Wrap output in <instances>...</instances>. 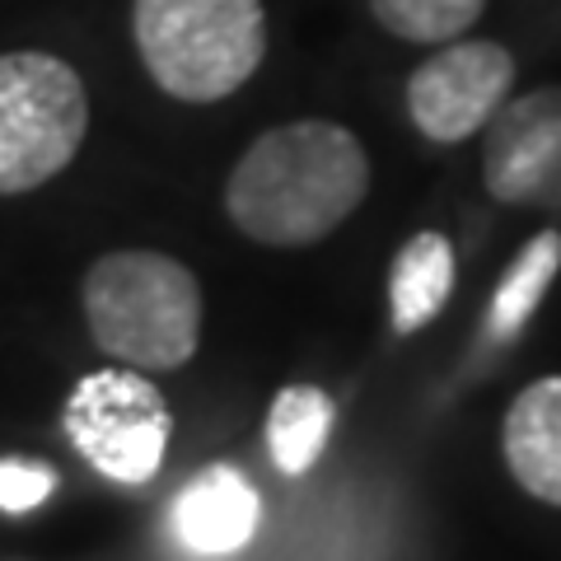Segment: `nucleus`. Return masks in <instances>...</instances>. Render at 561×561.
Masks as SVG:
<instances>
[{"label":"nucleus","mask_w":561,"mask_h":561,"mask_svg":"<svg viewBox=\"0 0 561 561\" xmlns=\"http://www.w3.org/2000/svg\"><path fill=\"white\" fill-rule=\"evenodd\" d=\"M332 398L313 383H290L280 389L272 412H267V445H272V459L280 472L300 478L319 463V454L332 435Z\"/></svg>","instance_id":"obj_12"},{"label":"nucleus","mask_w":561,"mask_h":561,"mask_svg":"<svg viewBox=\"0 0 561 561\" xmlns=\"http://www.w3.org/2000/svg\"><path fill=\"white\" fill-rule=\"evenodd\" d=\"M501 449L511 478L534 501L561 511V375L534 379L501 426Z\"/></svg>","instance_id":"obj_8"},{"label":"nucleus","mask_w":561,"mask_h":561,"mask_svg":"<svg viewBox=\"0 0 561 561\" xmlns=\"http://www.w3.org/2000/svg\"><path fill=\"white\" fill-rule=\"evenodd\" d=\"M482 131L491 197L505 206H561V84L505 99Z\"/></svg>","instance_id":"obj_7"},{"label":"nucleus","mask_w":561,"mask_h":561,"mask_svg":"<svg viewBox=\"0 0 561 561\" xmlns=\"http://www.w3.org/2000/svg\"><path fill=\"white\" fill-rule=\"evenodd\" d=\"M515 57L491 38H454L426 57L408 80V113L435 146L478 136L511 99Z\"/></svg>","instance_id":"obj_6"},{"label":"nucleus","mask_w":561,"mask_h":561,"mask_svg":"<svg viewBox=\"0 0 561 561\" xmlns=\"http://www.w3.org/2000/svg\"><path fill=\"white\" fill-rule=\"evenodd\" d=\"M57 486V472L43 463H24V459H0V511L5 515H24L33 505H43Z\"/></svg>","instance_id":"obj_14"},{"label":"nucleus","mask_w":561,"mask_h":561,"mask_svg":"<svg viewBox=\"0 0 561 561\" xmlns=\"http://www.w3.org/2000/svg\"><path fill=\"white\" fill-rule=\"evenodd\" d=\"M257 515H262L257 491L249 486L243 472L225 468V463L197 472L179 501L183 542L202 557H225V552L243 548L257 529Z\"/></svg>","instance_id":"obj_9"},{"label":"nucleus","mask_w":561,"mask_h":561,"mask_svg":"<svg viewBox=\"0 0 561 561\" xmlns=\"http://www.w3.org/2000/svg\"><path fill=\"white\" fill-rule=\"evenodd\" d=\"M66 435L103 478L122 486L150 482L164 463L173 412L140 370H94L66 402Z\"/></svg>","instance_id":"obj_5"},{"label":"nucleus","mask_w":561,"mask_h":561,"mask_svg":"<svg viewBox=\"0 0 561 561\" xmlns=\"http://www.w3.org/2000/svg\"><path fill=\"white\" fill-rule=\"evenodd\" d=\"M90 131V94L51 51H0V197L43 187L76 160Z\"/></svg>","instance_id":"obj_4"},{"label":"nucleus","mask_w":561,"mask_h":561,"mask_svg":"<svg viewBox=\"0 0 561 561\" xmlns=\"http://www.w3.org/2000/svg\"><path fill=\"white\" fill-rule=\"evenodd\" d=\"M454 295V243L440 230H421L398 249L389 267V319L398 337L426 328Z\"/></svg>","instance_id":"obj_10"},{"label":"nucleus","mask_w":561,"mask_h":561,"mask_svg":"<svg viewBox=\"0 0 561 561\" xmlns=\"http://www.w3.org/2000/svg\"><path fill=\"white\" fill-rule=\"evenodd\" d=\"M561 272V234L557 230H542L519 249V257L505 267L496 295L486 305V342H515L524 328L534 323V313L542 305V295L557 280Z\"/></svg>","instance_id":"obj_11"},{"label":"nucleus","mask_w":561,"mask_h":561,"mask_svg":"<svg viewBox=\"0 0 561 561\" xmlns=\"http://www.w3.org/2000/svg\"><path fill=\"white\" fill-rule=\"evenodd\" d=\"M131 38L169 99L220 103L267 57V10L262 0H136Z\"/></svg>","instance_id":"obj_3"},{"label":"nucleus","mask_w":561,"mask_h":561,"mask_svg":"<svg viewBox=\"0 0 561 561\" xmlns=\"http://www.w3.org/2000/svg\"><path fill=\"white\" fill-rule=\"evenodd\" d=\"M486 0H370V14L402 43H454L482 20Z\"/></svg>","instance_id":"obj_13"},{"label":"nucleus","mask_w":561,"mask_h":561,"mask_svg":"<svg viewBox=\"0 0 561 561\" xmlns=\"http://www.w3.org/2000/svg\"><path fill=\"white\" fill-rule=\"evenodd\" d=\"M84 323L94 342L131 370H179L202 342V286L169 253H103L84 276Z\"/></svg>","instance_id":"obj_2"},{"label":"nucleus","mask_w":561,"mask_h":561,"mask_svg":"<svg viewBox=\"0 0 561 561\" xmlns=\"http://www.w3.org/2000/svg\"><path fill=\"white\" fill-rule=\"evenodd\" d=\"M370 192V154L342 122L300 117L262 131L225 183L239 234L267 249L328 239Z\"/></svg>","instance_id":"obj_1"}]
</instances>
